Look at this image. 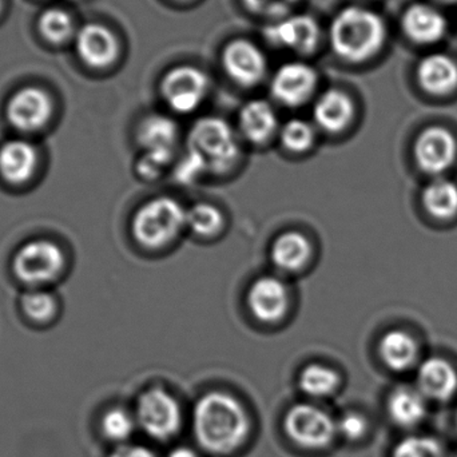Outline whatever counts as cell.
I'll list each match as a JSON object with an SVG mask.
<instances>
[{
    "label": "cell",
    "mask_w": 457,
    "mask_h": 457,
    "mask_svg": "<svg viewBox=\"0 0 457 457\" xmlns=\"http://www.w3.org/2000/svg\"><path fill=\"white\" fill-rule=\"evenodd\" d=\"M453 457H457V453H456V455H455V456H453Z\"/></svg>",
    "instance_id": "obj_42"
},
{
    "label": "cell",
    "mask_w": 457,
    "mask_h": 457,
    "mask_svg": "<svg viewBox=\"0 0 457 457\" xmlns=\"http://www.w3.org/2000/svg\"><path fill=\"white\" fill-rule=\"evenodd\" d=\"M423 205L435 219H453L457 214V185L445 177L432 179L424 189Z\"/></svg>",
    "instance_id": "obj_29"
},
{
    "label": "cell",
    "mask_w": 457,
    "mask_h": 457,
    "mask_svg": "<svg viewBox=\"0 0 457 457\" xmlns=\"http://www.w3.org/2000/svg\"><path fill=\"white\" fill-rule=\"evenodd\" d=\"M185 145V153L173 168L177 181L182 184L228 179L244 166L246 146L237 129L222 118L211 115L195 120Z\"/></svg>",
    "instance_id": "obj_1"
},
{
    "label": "cell",
    "mask_w": 457,
    "mask_h": 457,
    "mask_svg": "<svg viewBox=\"0 0 457 457\" xmlns=\"http://www.w3.org/2000/svg\"><path fill=\"white\" fill-rule=\"evenodd\" d=\"M418 77L428 93L445 96L457 87V64L451 56L434 54L420 62Z\"/></svg>",
    "instance_id": "obj_27"
},
{
    "label": "cell",
    "mask_w": 457,
    "mask_h": 457,
    "mask_svg": "<svg viewBox=\"0 0 457 457\" xmlns=\"http://www.w3.org/2000/svg\"><path fill=\"white\" fill-rule=\"evenodd\" d=\"M209 78L203 70L179 66L166 72L161 82V94L170 112L189 115L197 112L209 94Z\"/></svg>",
    "instance_id": "obj_10"
},
{
    "label": "cell",
    "mask_w": 457,
    "mask_h": 457,
    "mask_svg": "<svg viewBox=\"0 0 457 457\" xmlns=\"http://www.w3.org/2000/svg\"><path fill=\"white\" fill-rule=\"evenodd\" d=\"M354 117L356 106L345 91L330 88L314 101L312 122L320 134L343 136L351 128Z\"/></svg>",
    "instance_id": "obj_18"
},
{
    "label": "cell",
    "mask_w": 457,
    "mask_h": 457,
    "mask_svg": "<svg viewBox=\"0 0 457 457\" xmlns=\"http://www.w3.org/2000/svg\"><path fill=\"white\" fill-rule=\"evenodd\" d=\"M319 77L313 67L303 62H290L277 70L270 83L274 101L289 109H297L311 101L316 93Z\"/></svg>",
    "instance_id": "obj_14"
},
{
    "label": "cell",
    "mask_w": 457,
    "mask_h": 457,
    "mask_svg": "<svg viewBox=\"0 0 457 457\" xmlns=\"http://www.w3.org/2000/svg\"><path fill=\"white\" fill-rule=\"evenodd\" d=\"M222 64L228 77L242 87L257 86L268 70L262 51L246 39L228 43L222 53Z\"/></svg>",
    "instance_id": "obj_17"
},
{
    "label": "cell",
    "mask_w": 457,
    "mask_h": 457,
    "mask_svg": "<svg viewBox=\"0 0 457 457\" xmlns=\"http://www.w3.org/2000/svg\"><path fill=\"white\" fill-rule=\"evenodd\" d=\"M343 386V378L336 368L324 362H309L301 368L297 386L309 402H324L336 396Z\"/></svg>",
    "instance_id": "obj_22"
},
{
    "label": "cell",
    "mask_w": 457,
    "mask_h": 457,
    "mask_svg": "<svg viewBox=\"0 0 457 457\" xmlns=\"http://www.w3.org/2000/svg\"><path fill=\"white\" fill-rule=\"evenodd\" d=\"M329 40L336 55L344 61L364 62L383 47L386 26L378 13L352 5L341 10L333 19Z\"/></svg>",
    "instance_id": "obj_5"
},
{
    "label": "cell",
    "mask_w": 457,
    "mask_h": 457,
    "mask_svg": "<svg viewBox=\"0 0 457 457\" xmlns=\"http://www.w3.org/2000/svg\"><path fill=\"white\" fill-rule=\"evenodd\" d=\"M21 308L29 320L35 322H47L58 313V300L45 289H31L21 298Z\"/></svg>",
    "instance_id": "obj_32"
},
{
    "label": "cell",
    "mask_w": 457,
    "mask_h": 457,
    "mask_svg": "<svg viewBox=\"0 0 457 457\" xmlns=\"http://www.w3.org/2000/svg\"><path fill=\"white\" fill-rule=\"evenodd\" d=\"M457 157L455 137L447 129L434 126L424 130L416 139L415 160L419 168L428 176L443 177Z\"/></svg>",
    "instance_id": "obj_16"
},
{
    "label": "cell",
    "mask_w": 457,
    "mask_h": 457,
    "mask_svg": "<svg viewBox=\"0 0 457 457\" xmlns=\"http://www.w3.org/2000/svg\"><path fill=\"white\" fill-rule=\"evenodd\" d=\"M418 389L426 399L447 402L457 391V372L442 357H429L418 368Z\"/></svg>",
    "instance_id": "obj_21"
},
{
    "label": "cell",
    "mask_w": 457,
    "mask_h": 457,
    "mask_svg": "<svg viewBox=\"0 0 457 457\" xmlns=\"http://www.w3.org/2000/svg\"><path fill=\"white\" fill-rule=\"evenodd\" d=\"M166 457H201L200 453L195 448L187 447V445H179L174 447Z\"/></svg>",
    "instance_id": "obj_37"
},
{
    "label": "cell",
    "mask_w": 457,
    "mask_h": 457,
    "mask_svg": "<svg viewBox=\"0 0 457 457\" xmlns=\"http://www.w3.org/2000/svg\"><path fill=\"white\" fill-rule=\"evenodd\" d=\"M53 112V99L43 88L35 86L13 93L5 106L8 122L21 134H34L45 129Z\"/></svg>",
    "instance_id": "obj_12"
},
{
    "label": "cell",
    "mask_w": 457,
    "mask_h": 457,
    "mask_svg": "<svg viewBox=\"0 0 457 457\" xmlns=\"http://www.w3.org/2000/svg\"><path fill=\"white\" fill-rule=\"evenodd\" d=\"M139 155L136 174L145 182H157L173 169L181 146V129L173 117L152 112L142 118L137 128Z\"/></svg>",
    "instance_id": "obj_4"
},
{
    "label": "cell",
    "mask_w": 457,
    "mask_h": 457,
    "mask_svg": "<svg viewBox=\"0 0 457 457\" xmlns=\"http://www.w3.org/2000/svg\"><path fill=\"white\" fill-rule=\"evenodd\" d=\"M456 426H457V416H456Z\"/></svg>",
    "instance_id": "obj_41"
},
{
    "label": "cell",
    "mask_w": 457,
    "mask_h": 457,
    "mask_svg": "<svg viewBox=\"0 0 457 457\" xmlns=\"http://www.w3.org/2000/svg\"><path fill=\"white\" fill-rule=\"evenodd\" d=\"M405 34L418 43H435L447 31V21L436 8L416 3L405 11L403 18Z\"/></svg>",
    "instance_id": "obj_24"
},
{
    "label": "cell",
    "mask_w": 457,
    "mask_h": 457,
    "mask_svg": "<svg viewBox=\"0 0 457 457\" xmlns=\"http://www.w3.org/2000/svg\"><path fill=\"white\" fill-rule=\"evenodd\" d=\"M134 244L150 254L169 252L187 236V206L170 195L144 201L130 220Z\"/></svg>",
    "instance_id": "obj_3"
},
{
    "label": "cell",
    "mask_w": 457,
    "mask_h": 457,
    "mask_svg": "<svg viewBox=\"0 0 457 457\" xmlns=\"http://www.w3.org/2000/svg\"><path fill=\"white\" fill-rule=\"evenodd\" d=\"M247 10L255 15L281 19L290 15V11L300 0H242Z\"/></svg>",
    "instance_id": "obj_35"
},
{
    "label": "cell",
    "mask_w": 457,
    "mask_h": 457,
    "mask_svg": "<svg viewBox=\"0 0 457 457\" xmlns=\"http://www.w3.org/2000/svg\"><path fill=\"white\" fill-rule=\"evenodd\" d=\"M179 2H187V0H179Z\"/></svg>",
    "instance_id": "obj_40"
},
{
    "label": "cell",
    "mask_w": 457,
    "mask_h": 457,
    "mask_svg": "<svg viewBox=\"0 0 457 457\" xmlns=\"http://www.w3.org/2000/svg\"><path fill=\"white\" fill-rule=\"evenodd\" d=\"M39 153L29 139L13 138L0 146V177L7 184L24 185L34 179Z\"/></svg>",
    "instance_id": "obj_20"
},
{
    "label": "cell",
    "mask_w": 457,
    "mask_h": 457,
    "mask_svg": "<svg viewBox=\"0 0 457 457\" xmlns=\"http://www.w3.org/2000/svg\"><path fill=\"white\" fill-rule=\"evenodd\" d=\"M245 305L253 321L261 327L284 324L293 306L289 279L274 271L255 277L245 293Z\"/></svg>",
    "instance_id": "obj_8"
},
{
    "label": "cell",
    "mask_w": 457,
    "mask_h": 457,
    "mask_svg": "<svg viewBox=\"0 0 457 457\" xmlns=\"http://www.w3.org/2000/svg\"><path fill=\"white\" fill-rule=\"evenodd\" d=\"M392 457H447L445 448L434 437L410 436L394 448Z\"/></svg>",
    "instance_id": "obj_33"
},
{
    "label": "cell",
    "mask_w": 457,
    "mask_h": 457,
    "mask_svg": "<svg viewBox=\"0 0 457 457\" xmlns=\"http://www.w3.org/2000/svg\"><path fill=\"white\" fill-rule=\"evenodd\" d=\"M265 37L274 47L308 55L319 46L321 29L316 19L297 13L277 19L266 27Z\"/></svg>",
    "instance_id": "obj_15"
},
{
    "label": "cell",
    "mask_w": 457,
    "mask_h": 457,
    "mask_svg": "<svg viewBox=\"0 0 457 457\" xmlns=\"http://www.w3.org/2000/svg\"><path fill=\"white\" fill-rule=\"evenodd\" d=\"M190 421L198 447L216 457L238 453L249 440L253 427L244 403L230 392L220 389L198 397Z\"/></svg>",
    "instance_id": "obj_2"
},
{
    "label": "cell",
    "mask_w": 457,
    "mask_h": 457,
    "mask_svg": "<svg viewBox=\"0 0 457 457\" xmlns=\"http://www.w3.org/2000/svg\"><path fill=\"white\" fill-rule=\"evenodd\" d=\"M228 216L216 204L200 203L187 206V236L198 242L219 241L228 230Z\"/></svg>",
    "instance_id": "obj_23"
},
{
    "label": "cell",
    "mask_w": 457,
    "mask_h": 457,
    "mask_svg": "<svg viewBox=\"0 0 457 457\" xmlns=\"http://www.w3.org/2000/svg\"><path fill=\"white\" fill-rule=\"evenodd\" d=\"M75 50L83 63L93 69H106L120 55V42L114 32L104 24L88 23L80 27L74 37Z\"/></svg>",
    "instance_id": "obj_19"
},
{
    "label": "cell",
    "mask_w": 457,
    "mask_h": 457,
    "mask_svg": "<svg viewBox=\"0 0 457 457\" xmlns=\"http://www.w3.org/2000/svg\"><path fill=\"white\" fill-rule=\"evenodd\" d=\"M281 125L270 102L252 99L239 110L236 129L245 146L262 150L276 144Z\"/></svg>",
    "instance_id": "obj_13"
},
{
    "label": "cell",
    "mask_w": 457,
    "mask_h": 457,
    "mask_svg": "<svg viewBox=\"0 0 457 457\" xmlns=\"http://www.w3.org/2000/svg\"><path fill=\"white\" fill-rule=\"evenodd\" d=\"M66 265L63 250L50 239H32L13 255L12 270L19 281L39 287L55 281Z\"/></svg>",
    "instance_id": "obj_9"
},
{
    "label": "cell",
    "mask_w": 457,
    "mask_h": 457,
    "mask_svg": "<svg viewBox=\"0 0 457 457\" xmlns=\"http://www.w3.org/2000/svg\"><path fill=\"white\" fill-rule=\"evenodd\" d=\"M316 260L313 239L300 228H287L274 237L269 246V261L274 273L292 278L303 276Z\"/></svg>",
    "instance_id": "obj_11"
},
{
    "label": "cell",
    "mask_w": 457,
    "mask_h": 457,
    "mask_svg": "<svg viewBox=\"0 0 457 457\" xmlns=\"http://www.w3.org/2000/svg\"><path fill=\"white\" fill-rule=\"evenodd\" d=\"M109 457H158L157 453L152 448L146 445H134V443H126V445H117L110 453Z\"/></svg>",
    "instance_id": "obj_36"
},
{
    "label": "cell",
    "mask_w": 457,
    "mask_h": 457,
    "mask_svg": "<svg viewBox=\"0 0 457 457\" xmlns=\"http://www.w3.org/2000/svg\"><path fill=\"white\" fill-rule=\"evenodd\" d=\"M445 2H457V0H445Z\"/></svg>",
    "instance_id": "obj_39"
},
{
    "label": "cell",
    "mask_w": 457,
    "mask_h": 457,
    "mask_svg": "<svg viewBox=\"0 0 457 457\" xmlns=\"http://www.w3.org/2000/svg\"><path fill=\"white\" fill-rule=\"evenodd\" d=\"M133 412L138 429L154 442L176 439L184 427L181 403L165 386H153L142 391Z\"/></svg>",
    "instance_id": "obj_6"
},
{
    "label": "cell",
    "mask_w": 457,
    "mask_h": 457,
    "mask_svg": "<svg viewBox=\"0 0 457 457\" xmlns=\"http://www.w3.org/2000/svg\"><path fill=\"white\" fill-rule=\"evenodd\" d=\"M378 356L389 370L405 372L418 361V343L404 330H389L378 341Z\"/></svg>",
    "instance_id": "obj_25"
},
{
    "label": "cell",
    "mask_w": 457,
    "mask_h": 457,
    "mask_svg": "<svg viewBox=\"0 0 457 457\" xmlns=\"http://www.w3.org/2000/svg\"><path fill=\"white\" fill-rule=\"evenodd\" d=\"M99 428L104 439L117 447L130 443L138 424L133 411L123 407H112L102 415Z\"/></svg>",
    "instance_id": "obj_30"
},
{
    "label": "cell",
    "mask_w": 457,
    "mask_h": 457,
    "mask_svg": "<svg viewBox=\"0 0 457 457\" xmlns=\"http://www.w3.org/2000/svg\"><path fill=\"white\" fill-rule=\"evenodd\" d=\"M37 24L43 37L54 45H61L67 40L74 39L78 31L71 13L59 7H51L43 11Z\"/></svg>",
    "instance_id": "obj_31"
},
{
    "label": "cell",
    "mask_w": 457,
    "mask_h": 457,
    "mask_svg": "<svg viewBox=\"0 0 457 457\" xmlns=\"http://www.w3.org/2000/svg\"><path fill=\"white\" fill-rule=\"evenodd\" d=\"M319 137V130L312 120L292 118L282 123L276 145L285 155L303 158L316 150Z\"/></svg>",
    "instance_id": "obj_26"
},
{
    "label": "cell",
    "mask_w": 457,
    "mask_h": 457,
    "mask_svg": "<svg viewBox=\"0 0 457 457\" xmlns=\"http://www.w3.org/2000/svg\"><path fill=\"white\" fill-rule=\"evenodd\" d=\"M3 10V0H0V12H2Z\"/></svg>",
    "instance_id": "obj_38"
},
{
    "label": "cell",
    "mask_w": 457,
    "mask_h": 457,
    "mask_svg": "<svg viewBox=\"0 0 457 457\" xmlns=\"http://www.w3.org/2000/svg\"><path fill=\"white\" fill-rule=\"evenodd\" d=\"M282 428L290 443L305 451H324L335 442L337 419L314 402L298 403L285 413Z\"/></svg>",
    "instance_id": "obj_7"
},
{
    "label": "cell",
    "mask_w": 457,
    "mask_h": 457,
    "mask_svg": "<svg viewBox=\"0 0 457 457\" xmlns=\"http://www.w3.org/2000/svg\"><path fill=\"white\" fill-rule=\"evenodd\" d=\"M368 420L364 415L354 411L343 413L337 418V435L346 442H360L367 435Z\"/></svg>",
    "instance_id": "obj_34"
},
{
    "label": "cell",
    "mask_w": 457,
    "mask_h": 457,
    "mask_svg": "<svg viewBox=\"0 0 457 457\" xmlns=\"http://www.w3.org/2000/svg\"><path fill=\"white\" fill-rule=\"evenodd\" d=\"M386 411L396 426L413 428L426 419V397L419 389L400 386L389 395Z\"/></svg>",
    "instance_id": "obj_28"
}]
</instances>
